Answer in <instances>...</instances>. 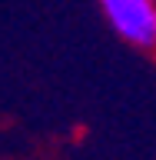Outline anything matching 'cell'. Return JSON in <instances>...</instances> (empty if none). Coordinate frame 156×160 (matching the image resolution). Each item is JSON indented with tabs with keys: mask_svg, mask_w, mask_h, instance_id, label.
I'll use <instances>...</instances> for the list:
<instances>
[{
	"mask_svg": "<svg viewBox=\"0 0 156 160\" xmlns=\"http://www.w3.org/2000/svg\"><path fill=\"white\" fill-rule=\"evenodd\" d=\"M97 7L123 43L156 53V0H97Z\"/></svg>",
	"mask_w": 156,
	"mask_h": 160,
	"instance_id": "cell-1",
	"label": "cell"
}]
</instances>
